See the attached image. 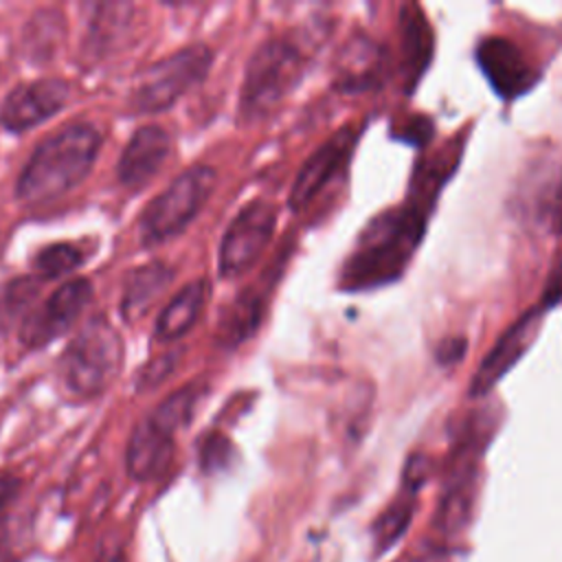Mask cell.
<instances>
[{"label": "cell", "mask_w": 562, "mask_h": 562, "mask_svg": "<svg viewBox=\"0 0 562 562\" xmlns=\"http://www.w3.org/2000/svg\"><path fill=\"white\" fill-rule=\"evenodd\" d=\"M200 395V386L187 384L184 389L165 397L158 408L134 428L125 452V463L132 479L149 481L169 468L173 457V432L191 419Z\"/></svg>", "instance_id": "4"}, {"label": "cell", "mask_w": 562, "mask_h": 562, "mask_svg": "<svg viewBox=\"0 0 562 562\" xmlns=\"http://www.w3.org/2000/svg\"><path fill=\"white\" fill-rule=\"evenodd\" d=\"M474 57L483 77L503 101H514L522 97L538 81L536 68L527 61L522 50L507 37H483L476 46Z\"/></svg>", "instance_id": "12"}, {"label": "cell", "mask_w": 562, "mask_h": 562, "mask_svg": "<svg viewBox=\"0 0 562 562\" xmlns=\"http://www.w3.org/2000/svg\"><path fill=\"white\" fill-rule=\"evenodd\" d=\"M522 215L547 235H562V154L536 160L520 187Z\"/></svg>", "instance_id": "11"}, {"label": "cell", "mask_w": 562, "mask_h": 562, "mask_svg": "<svg viewBox=\"0 0 562 562\" xmlns=\"http://www.w3.org/2000/svg\"><path fill=\"white\" fill-rule=\"evenodd\" d=\"M99 562H121L119 555H103Z\"/></svg>", "instance_id": "29"}, {"label": "cell", "mask_w": 562, "mask_h": 562, "mask_svg": "<svg viewBox=\"0 0 562 562\" xmlns=\"http://www.w3.org/2000/svg\"><path fill=\"white\" fill-rule=\"evenodd\" d=\"M465 347H468V340L463 336H448L443 338L437 349H435V356L439 360V364L443 367H450V364H457L463 353H465Z\"/></svg>", "instance_id": "27"}, {"label": "cell", "mask_w": 562, "mask_h": 562, "mask_svg": "<svg viewBox=\"0 0 562 562\" xmlns=\"http://www.w3.org/2000/svg\"><path fill=\"white\" fill-rule=\"evenodd\" d=\"M68 94L70 86L55 77L20 83L0 105V125L9 132H24L57 114L68 101Z\"/></svg>", "instance_id": "14"}, {"label": "cell", "mask_w": 562, "mask_h": 562, "mask_svg": "<svg viewBox=\"0 0 562 562\" xmlns=\"http://www.w3.org/2000/svg\"><path fill=\"white\" fill-rule=\"evenodd\" d=\"M430 474V459L426 454H411V459L404 465V490L408 494H415Z\"/></svg>", "instance_id": "26"}, {"label": "cell", "mask_w": 562, "mask_h": 562, "mask_svg": "<svg viewBox=\"0 0 562 562\" xmlns=\"http://www.w3.org/2000/svg\"><path fill=\"white\" fill-rule=\"evenodd\" d=\"M397 33H400L397 68H400L402 86L406 92H413L415 86L426 75L432 61V50H435L432 26L419 4L415 2L402 4L397 15Z\"/></svg>", "instance_id": "16"}, {"label": "cell", "mask_w": 562, "mask_h": 562, "mask_svg": "<svg viewBox=\"0 0 562 562\" xmlns=\"http://www.w3.org/2000/svg\"><path fill=\"white\" fill-rule=\"evenodd\" d=\"M386 75H389L386 48L367 35H356L340 48L334 83L342 92H364V90L380 88Z\"/></svg>", "instance_id": "15"}, {"label": "cell", "mask_w": 562, "mask_h": 562, "mask_svg": "<svg viewBox=\"0 0 562 562\" xmlns=\"http://www.w3.org/2000/svg\"><path fill=\"white\" fill-rule=\"evenodd\" d=\"M435 132V125L428 116H422V114H415V116H408L404 123H400L395 127V138L404 140V143H415V145H424L428 143V138L432 136Z\"/></svg>", "instance_id": "24"}, {"label": "cell", "mask_w": 562, "mask_h": 562, "mask_svg": "<svg viewBox=\"0 0 562 562\" xmlns=\"http://www.w3.org/2000/svg\"><path fill=\"white\" fill-rule=\"evenodd\" d=\"M231 459H233V446L224 435L211 432L204 437L202 448H200V463L206 472L226 468Z\"/></svg>", "instance_id": "23"}, {"label": "cell", "mask_w": 562, "mask_h": 562, "mask_svg": "<svg viewBox=\"0 0 562 562\" xmlns=\"http://www.w3.org/2000/svg\"><path fill=\"white\" fill-rule=\"evenodd\" d=\"M542 321H544V310L540 305H533L501 334V338L481 360L479 369L470 380L468 395L472 400L485 397L498 384V380H503L512 371V367L527 353V349L538 338Z\"/></svg>", "instance_id": "10"}, {"label": "cell", "mask_w": 562, "mask_h": 562, "mask_svg": "<svg viewBox=\"0 0 562 562\" xmlns=\"http://www.w3.org/2000/svg\"><path fill=\"white\" fill-rule=\"evenodd\" d=\"M562 301V248L555 252L549 274L544 279V288H542V296H540V307L547 312L549 307L558 305Z\"/></svg>", "instance_id": "25"}, {"label": "cell", "mask_w": 562, "mask_h": 562, "mask_svg": "<svg viewBox=\"0 0 562 562\" xmlns=\"http://www.w3.org/2000/svg\"><path fill=\"white\" fill-rule=\"evenodd\" d=\"M83 261V250L77 248L75 244H50L46 248H42L35 259H33V266L35 270L44 277V279H55V277H61L70 270H75L79 263Z\"/></svg>", "instance_id": "22"}, {"label": "cell", "mask_w": 562, "mask_h": 562, "mask_svg": "<svg viewBox=\"0 0 562 562\" xmlns=\"http://www.w3.org/2000/svg\"><path fill=\"white\" fill-rule=\"evenodd\" d=\"M310 46L299 35H272L250 55L239 92V116L246 123L266 119L301 83L310 66Z\"/></svg>", "instance_id": "3"}, {"label": "cell", "mask_w": 562, "mask_h": 562, "mask_svg": "<svg viewBox=\"0 0 562 562\" xmlns=\"http://www.w3.org/2000/svg\"><path fill=\"white\" fill-rule=\"evenodd\" d=\"M171 277H173V270L160 261H154V263L132 272V277L127 279L123 305H121L123 312L127 314V318H134L138 312L143 314L149 307V303L154 301V296H158L165 290V285L171 281Z\"/></svg>", "instance_id": "20"}, {"label": "cell", "mask_w": 562, "mask_h": 562, "mask_svg": "<svg viewBox=\"0 0 562 562\" xmlns=\"http://www.w3.org/2000/svg\"><path fill=\"white\" fill-rule=\"evenodd\" d=\"M279 211L270 200L248 202L228 224L220 244V274L235 279L246 274L272 241Z\"/></svg>", "instance_id": "8"}, {"label": "cell", "mask_w": 562, "mask_h": 562, "mask_svg": "<svg viewBox=\"0 0 562 562\" xmlns=\"http://www.w3.org/2000/svg\"><path fill=\"white\" fill-rule=\"evenodd\" d=\"M123 362V342L108 318H90L70 340L61 358L66 386L81 395H99L116 378Z\"/></svg>", "instance_id": "5"}, {"label": "cell", "mask_w": 562, "mask_h": 562, "mask_svg": "<svg viewBox=\"0 0 562 562\" xmlns=\"http://www.w3.org/2000/svg\"><path fill=\"white\" fill-rule=\"evenodd\" d=\"M169 149L171 140L162 127L145 125L136 130L119 158V180L130 189L147 184L154 178V173L162 167L165 158L169 156Z\"/></svg>", "instance_id": "17"}, {"label": "cell", "mask_w": 562, "mask_h": 562, "mask_svg": "<svg viewBox=\"0 0 562 562\" xmlns=\"http://www.w3.org/2000/svg\"><path fill=\"white\" fill-rule=\"evenodd\" d=\"M213 64L206 44H191L149 66L132 92L136 112H162L198 86Z\"/></svg>", "instance_id": "7"}, {"label": "cell", "mask_w": 562, "mask_h": 562, "mask_svg": "<svg viewBox=\"0 0 562 562\" xmlns=\"http://www.w3.org/2000/svg\"><path fill=\"white\" fill-rule=\"evenodd\" d=\"M413 516V501L411 498H400L395 501L386 512H382L373 525V540H375V551H386L391 544H395L402 533L408 529Z\"/></svg>", "instance_id": "21"}, {"label": "cell", "mask_w": 562, "mask_h": 562, "mask_svg": "<svg viewBox=\"0 0 562 562\" xmlns=\"http://www.w3.org/2000/svg\"><path fill=\"white\" fill-rule=\"evenodd\" d=\"M437 198L408 189L402 204L373 215L342 259L338 288L369 292L397 281L417 252Z\"/></svg>", "instance_id": "1"}, {"label": "cell", "mask_w": 562, "mask_h": 562, "mask_svg": "<svg viewBox=\"0 0 562 562\" xmlns=\"http://www.w3.org/2000/svg\"><path fill=\"white\" fill-rule=\"evenodd\" d=\"M360 134V123H347L307 156L288 193V206L294 213H301L305 206H310L321 195V191L342 171V167L353 156Z\"/></svg>", "instance_id": "9"}, {"label": "cell", "mask_w": 562, "mask_h": 562, "mask_svg": "<svg viewBox=\"0 0 562 562\" xmlns=\"http://www.w3.org/2000/svg\"><path fill=\"white\" fill-rule=\"evenodd\" d=\"M268 283H270V277L261 279L257 285L246 288L224 310L217 323V340L224 347H237L259 329L266 314Z\"/></svg>", "instance_id": "18"}, {"label": "cell", "mask_w": 562, "mask_h": 562, "mask_svg": "<svg viewBox=\"0 0 562 562\" xmlns=\"http://www.w3.org/2000/svg\"><path fill=\"white\" fill-rule=\"evenodd\" d=\"M101 134L88 123H75L37 145L24 165L15 195L24 202H44L77 187L94 165Z\"/></svg>", "instance_id": "2"}, {"label": "cell", "mask_w": 562, "mask_h": 562, "mask_svg": "<svg viewBox=\"0 0 562 562\" xmlns=\"http://www.w3.org/2000/svg\"><path fill=\"white\" fill-rule=\"evenodd\" d=\"M206 299H209L206 279H195L187 283L160 312L156 323V338L162 342L182 338L200 318Z\"/></svg>", "instance_id": "19"}, {"label": "cell", "mask_w": 562, "mask_h": 562, "mask_svg": "<svg viewBox=\"0 0 562 562\" xmlns=\"http://www.w3.org/2000/svg\"><path fill=\"white\" fill-rule=\"evenodd\" d=\"M92 296L88 279H72L59 285L35 312H31L20 329V338L26 347H44L59 338L72 321L81 314Z\"/></svg>", "instance_id": "13"}, {"label": "cell", "mask_w": 562, "mask_h": 562, "mask_svg": "<svg viewBox=\"0 0 562 562\" xmlns=\"http://www.w3.org/2000/svg\"><path fill=\"white\" fill-rule=\"evenodd\" d=\"M217 182L209 165H193L182 171L158 198H154L140 217V241L154 246L182 233L202 211Z\"/></svg>", "instance_id": "6"}, {"label": "cell", "mask_w": 562, "mask_h": 562, "mask_svg": "<svg viewBox=\"0 0 562 562\" xmlns=\"http://www.w3.org/2000/svg\"><path fill=\"white\" fill-rule=\"evenodd\" d=\"M18 492V481L11 476H0V516L4 514L7 505L11 503V498Z\"/></svg>", "instance_id": "28"}]
</instances>
